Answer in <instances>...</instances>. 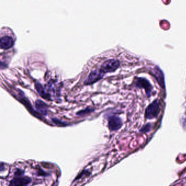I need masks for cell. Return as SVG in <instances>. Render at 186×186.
<instances>
[{
	"label": "cell",
	"instance_id": "6da1fadb",
	"mask_svg": "<svg viewBox=\"0 0 186 186\" xmlns=\"http://www.w3.org/2000/svg\"><path fill=\"white\" fill-rule=\"evenodd\" d=\"M160 102L158 99L155 100L146 109L145 117L147 119H153L157 117L160 112Z\"/></svg>",
	"mask_w": 186,
	"mask_h": 186
},
{
	"label": "cell",
	"instance_id": "7a4b0ae2",
	"mask_svg": "<svg viewBox=\"0 0 186 186\" xmlns=\"http://www.w3.org/2000/svg\"><path fill=\"white\" fill-rule=\"evenodd\" d=\"M120 62L117 59H107L102 63L99 69L105 74L115 71L120 67Z\"/></svg>",
	"mask_w": 186,
	"mask_h": 186
},
{
	"label": "cell",
	"instance_id": "3957f363",
	"mask_svg": "<svg viewBox=\"0 0 186 186\" xmlns=\"http://www.w3.org/2000/svg\"><path fill=\"white\" fill-rule=\"evenodd\" d=\"M104 74L103 73L100 69H95L91 72L87 78L84 81L85 85H89L93 84L96 82H98L103 78Z\"/></svg>",
	"mask_w": 186,
	"mask_h": 186
},
{
	"label": "cell",
	"instance_id": "277c9868",
	"mask_svg": "<svg viewBox=\"0 0 186 186\" xmlns=\"http://www.w3.org/2000/svg\"><path fill=\"white\" fill-rule=\"evenodd\" d=\"M135 86L138 88H143L144 89L148 97H150L152 93V85L145 78H137L135 79Z\"/></svg>",
	"mask_w": 186,
	"mask_h": 186
},
{
	"label": "cell",
	"instance_id": "5b68a950",
	"mask_svg": "<svg viewBox=\"0 0 186 186\" xmlns=\"http://www.w3.org/2000/svg\"><path fill=\"white\" fill-rule=\"evenodd\" d=\"M31 182V178L27 176H15L10 182L9 186H28Z\"/></svg>",
	"mask_w": 186,
	"mask_h": 186
},
{
	"label": "cell",
	"instance_id": "8992f818",
	"mask_svg": "<svg viewBox=\"0 0 186 186\" xmlns=\"http://www.w3.org/2000/svg\"><path fill=\"white\" fill-rule=\"evenodd\" d=\"M122 126V122L121 118L117 116H112L110 117L108 122V126L111 131H115L119 130Z\"/></svg>",
	"mask_w": 186,
	"mask_h": 186
},
{
	"label": "cell",
	"instance_id": "52a82bcc",
	"mask_svg": "<svg viewBox=\"0 0 186 186\" xmlns=\"http://www.w3.org/2000/svg\"><path fill=\"white\" fill-rule=\"evenodd\" d=\"M14 44V40L10 36H3L1 38V48L2 49H8Z\"/></svg>",
	"mask_w": 186,
	"mask_h": 186
},
{
	"label": "cell",
	"instance_id": "ba28073f",
	"mask_svg": "<svg viewBox=\"0 0 186 186\" xmlns=\"http://www.w3.org/2000/svg\"><path fill=\"white\" fill-rule=\"evenodd\" d=\"M36 107L38 111L44 115H46L48 111V106L46 103L42 100L37 99L35 103Z\"/></svg>",
	"mask_w": 186,
	"mask_h": 186
},
{
	"label": "cell",
	"instance_id": "9c48e42d",
	"mask_svg": "<svg viewBox=\"0 0 186 186\" xmlns=\"http://www.w3.org/2000/svg\"><path fill=\"white\" fill-rule=\"evenodd\" d=\"M155 75L156 79L157 80L159 84L161 85V86L163 88H164V79L163 74L162 72L161 71V69L158 67H156L155 69Z\"/></svg>",
	"mask_w": 186,
	"mask_h": 186
},
{
	"label": "cell",
	"instance_id": "30bf717a",
	"mask_svg": "<svg viewBox=\"0 0 186 186\" xmlns=\"http://www.w3.org/2000/svg\"><path fill=\"white\" fill-rule=\"evenodd\" d=\"M35 87L38 92L41 96V97H42L43 98H48V94L45 92V91L44 90V88H43L42 86L40 85V84L38 82L36 83Z\"/></svg>",
	"mask_w": 186,
	"mask_h": 186
},
{
	"label": "cell",
	"instance_id": "8fae6325",
	"mask_svg": "<svg viewBox=\"0 0 186 186\" xmlns=\"http://www.w3.org/2000/svg\"><path fill=\"white\" fill-rule=\"evenodd\" d=\"M94 109H92V108H90V107H87L84 110H81L79 112L77 113V115L79 116L85 115H86L88 114H90V113H92Z\"/></svg>",
	"mask_w": 186,
	"mask_h": 186
},
{
	"label": "cell",
	"instance_id": "7c38bea8",
	"mask_svg": "<svg viewBox=\"0 0 186 186\" xmlns=\"http://www.w3.org/2000/svg\"><path fill=\"white\" fill-rule=\"evenodd\" d=\"M151 124H146V125L144 126L143 128H142V130H141V132L143 133L148 132H149L150 130H151Z\"/></svg>",
	"mask_w": 186,
	"mask_h": 186
},
{
	"label": "cell",
	"instance_id": "4fadbf2b",
	"mask_svg": "<svg viewBox=\"0 0 186 186\" xmlns=\"http://www.w3.org/2000/svg\"></svg>",
	"mask_w": 186,
	"mask_h": 186
}]
</instances>
